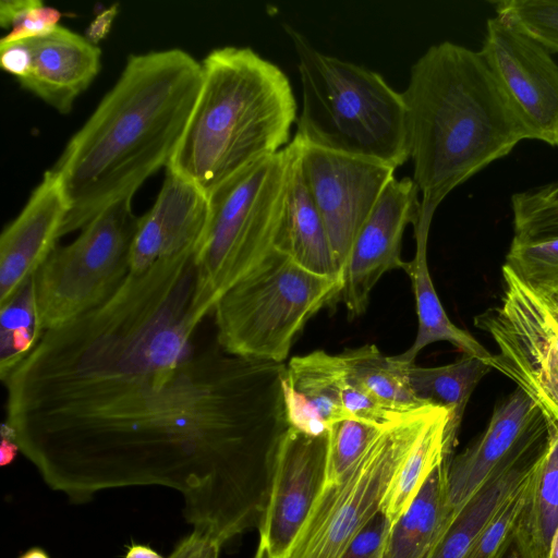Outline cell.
<instances>
[{
	"instance_id": "ba28073f",
	"label": "cell",
	"mask_w": 558,
	"mask_h": 558,
	"mask_svg": "<svg viewBox=\"0 0 558 558\" xmlns=\"http://www.w3.org/2000/svg\"><path fill=\"white\" fill-rule=\"evenodd\" d=\"M341 289V279L308 271L275 248L215 305L216 343L239 357L283 363L306 323Z\"/></svg>"
},
{
	"instance_id": "b9f144b4",
	"label": "cell",
	"mask_w": 558,
	"mask_h": 558,
	"mask_svg": "<svg viewBox=\"0 0 558 558\" xmlns=\"http://www.w3.org/2000/svg\"><path fill=\"white\" fill-rule=\"evenodd\" d=\"M19 558H50L45 549L40 547H32L24 551Z\"/></svg>"
},
{
	"instance_id": "44dd1931",
	"label": "cell",
	"mask_w": 558,
	"mask_h": 558,
	"mask_svg": "<svg viewBox=\"0 0 558 558\" xmlns=\"http://www.w3.org/2000/svg\"><path fill=\"white\" fill-rule=\"evenodd\" d=\"M299 155L300 145L275 248L308 271L342 280L326 227L302 175Z\"/></svg>"
},
{
	"instance_id": "f35d334b",
	"label": "cell",
	"mask_w": 558,
	"mask_h": 558,
	"mask_svg": "<svg viewBox=\"0 0 558 558\" xmlns=\"http://www.w3.org/2000/svg\"><path fill=\"white\" fill-rule=\"evenodd\" d=\"M116 9L111 8L99 15L90 25L88 35L86 36L90 41L96 44L99 39L104 38L110 28ZM97 45V44H96Z\"/></svg>"
},
{
	"instance_id": "3957f363",
	"label": "cell",
	"mask_w": 558,
	"mask_h": 558,
	"mask_svg": "<svg viewBox=\"0 0 558 558\" xmlns=\"http://www.w3.org/2000/svg\"><path fill=\"white\" fill-rule=\"evenodd\" d=\"M202 64L166 49L132 54L51 170L69 204L61 238L82 230L110 205L133 197L169 165L195 106Z\"/></svg>"
},
{
	"instance_id": "8fae6325",
	"label": "cell",
	"mask_w": 558,
	"mask_h": 558,
	"mask_svg": "<svg viewBox=\"0 0 558 558\" xmlns=\"http://www.w3.org/2000/svg\"><path fill=\"white\" fill-rule=\"evenodd\" d=\"M502 279L500 304L474 318L498 348L485 362L558 426V295L533 288L505 264Z\"/></svg>"
},
{
	"instance_id": "8d00e7d4",
	"label": "cell",
	"mask_w": 558,
	"mask_h": 558,
	"mask_svg": "<svg viewBox=\"0 0 558 558\" xmlns=\"http://www.w3.org/2000/svg\"><path fill=\"white\" fill-rule=\"evenodd\" d=\"M221 547L209 534L193 530L175 545L168 558H219Z\"/></svg>"
},
{
	"instance_id": "f1b7e54d",
	"label": "cell",
	"mask_w": 558,
	"mask_h": 558,
	"mask_svg": "<svg viewBox=\"0 0 558 558\" xmlns=\"http://www.w3.org/2000/svg\"><path fill=\"white\" fill-rule=\"evenodd\" d=\"M45 330L36 304L34 276L0 305V377L3 381L35 349Z\"/></svg>"
},
{
	"instance_id": "5bb4252c",
	"label": "cell",
	"mask_w": 558,
	"mask_h": 558,
	"mask_svg": "<svg viewBox=\"0 0 558 558\" xmlns=\"http://www.w3.org/2000/svg\"><path fill=\"white\" fill-rule=\"evenodd\" d=\"M328 433L313 436L288 426L277 442L255 558H283L326 478Z\"/></svg>"
},
{
	"instance_id": "9c48e42d",
	"label": "cell",
	"mask_w": 558,
	"mask_h": 558,
	"mask_svg": "<svg viewBox=\"0 0 558 558\" xmlns=\"http://www.w3.org/2000/svg\"><path fill=\"white\" fill-rule=\"evenodd\" d=\"M441 408L428 404L387 424L342 480L324 484L283 558H342L380 512L393 475Z\"/></svg>"
},
{
	"instance_id": "8992f818",
	"label": "cell",
	"mask_w": 558,
	"mask_h": 558,
	"mask_svg": "<svg viewBox=\"0 0 558 558\" xmlns=\"http://www.w3.org/2000/svg\"><path fill=\"white\" fill-rule=\"evenodd\" d=\"M302 85L294 135L328 151L377 161L395 169L410 159L402 94L381 74L318 51L286 26Z\"/></svg>"
},
{
	"instance_id": "d590c367",
	"label": "cell",
	"mask_w": 558,
	"mask_h": 558,
	"mask_svg": "<svg viewBox=\"0 0 558 558\" xmlns=\"http://www.w3.org/2000/svg\"><path fill=\"white\" fill-rule=\"evenodd\" d=\"M390 530L387 518L378 512L351 542L342 558H384Z\"/></svg>"
},
{
	"instance_id": "e575fe53",
	"label": "cell",
	"mask_w": 558,
	"mask_h": 558,
	"mask_svg": "<svg viewBox=\"0 0 558 558\" xmlns=\"http://www.w3.org/2000/svg\"><path fill=\"white\" fill-rule=\"evenodd\" d=\"M531 476L532 474L518 487L485 527L466 558H502L527 500Z\"/></svg>"
},
{
	"instance_id": "7c38bea8",
	"label": "cell",
	"mask_w": 558,
	"mask_h": 558,
	"mask_svg": "<svg viewBox=\"0 0 558 558\" xmlns=\"http://www.w3.org/2000/svg\"><path fill=\"white\" fill-rule=\"evenodd\" d=\"M295 140L300 145L302 175L342 269L360 229L395 178L396 169Z\"/></svg>"
},
{
	"instance_id": "60d3db41",
	"label": "cell",
	"mask_w": 558,
	"mask_h": 558,
	"mask_svg": "<svg viewBox=\"0 0 558 558\" xmlns=\"http://www.w3.org/2000/svg\"><path fill=\"white\" fill-rule=\"evenodd\" d=\"M502 558H534L527 548L513 534V537Z\"/></svg>"
},
{
	"instance_id": "603a6c76",
	"label": "cell",
	"mask_w": 558,
	"mask_h": 558,
	"mask_svg": "<svg viewBox=\"0 0 558 558\" xmlns=\"http://www.w3.org/2000/svg\"><path fill=\"white\" fill-rule=\"evenodd\" d=\"M446 458L428 475L405 512L390 530L384 558H428L454 519L448 501Z\"/></svg>"
},
{
	"instance_id": "4dcf8cb0",
	"label": "cell",
	"mask_w": 558,
	"mask_h": 558,
	"mask_svg": "<svg viewBox=\"0 0 558 558\" xmlns=\"http://www.w3.org/2000/svg\"><path fill=\"white\" fill-rule=\"evenodd\" d=\"M386 425L357 420H344L333 424L328 430L325 484L342 480Z\"/></svg>"
},
{
	"instance_id": "d6a6232c",
	"label": "cell",
	"mask_w": 558,
	"mask_h": 558,
	"mask_svg": "<svg viewBox=\"0 0 558 558\" xmlns=\"http://www.w3.org/2000/svg\"><path fill=\"white\" fill-rule=\"evenodd\" d=\"M62 13L40 0H1L0 24L9 32L0 44L35 38L48 34L58 26Z\"/></svg>"
},
{
	"instance_id": "74e56055",
	"label": "cell",
	"mask_w": 558,
	"mask_h": 558,
	"mask_svg": "<svg viewBox=\"0 0 558 558\" xmlns=\"http://www.w3.org/2000/svg\"><path fill=\"white\" fill-rule=\"evenodd\" d=\"M0 434V464L1 466H8L15 460L21 449L16 441L15 433L8 423H2Z\"/></svg>"
},
{
	"instance_id": "30bf717a",
	"label": "cell",
	"mask_w": 558,
	"mask_h": 558,
	"mask_svg": "<svg viewBox=\"0 0 558 558\" xmlns=\"http://www.w3.org/2000/svg\"><path fill=\"white\" fill-rule=\"evenodd\" d=\"M126 197L110 205L66 245H57L34 274L40 325L48 330L107 302L130 274L138 218Z\"/></svg>"
},
{
	"instance_id": "2e32d148",
	"label": "cell",
	"mask_w": 558,
	"mask_h": 558,
	"mask_svg": "<svg viewBox=\"0 0 558 558\" xmlns=\"http://www.w3.org/2000/svg\"><path fill=\"white\" fill-rule=\"evenodd\" d=\"M548 435L549 421L521 389L500 400L481 436L449 461L448 501L454 515L499 468Z\"/></svg>"
},
{
	"instance_id": "7bdbcfd3",
	"label": "cell",
	"mask_w": 558,
	"mask_h": 558,
	"mask_svg": "<svg viewBox=\"0 0 558 558\" xmlns=\"http://www.w3.org/2000/svg\"><path fill=\"white\" fill-rule=\"evenodd\" d=\"M547 558H558V526L551 536Z\"/></svg>"
},
{
	"instance_id": "7402d4cb",
	"label": "cell",
	"mask_w": 558,
	"mask_h": 558,
	"mask_svg": "<svg viewBox=\"0 0 558 558\" xmlns=\"http://www.w3.org/2000/svg\"><path fill=\"white\" fill-rule=\"evenodd\" d=\"M546 444L499 468L457 513L428 558H466L485 527L532 474Z\"/></svg>"
},
{
	"instance_id": "83f0119b",
	"label": "cell",
	"mask_w": 558,
	"mask_h": 558,
	"mask_svg": "<svg viewBox=\"0 0 558 558\" xmlns=\"http://www.w3.org/2000/svg\"><path fill=\"white\" fill-rule=\"evenodd\" d=\"M490 369L485 360L463 354L456 362L441 366L412 364L408 377L414 395L424 402L449 409L459 429L473 390Z\"/></svg>"
},
{
	"instance_id": "cb8c5ba5",
	"label": "cell",
	"mask_w": 558,
	"mask_h": 558,
	"mask_svg": "<svg viewBox=\"0 0 558 558\" xmlns=\"http://www.w3.org/2000/svg\"><path fill=\"white\" fill-rule=\"evenodd\" d=\"M415 253L405 263L404 271L409 275L415 298L417 314V332L411 347L396 355L405 364H414L418 353L427 345L447 341L463 354L487 360V351L470 332L457 327L448 317L437 295L427 263V239H414Z\"/></svg>"
},
{
	"instance_id": "d4e9b609",
	"label": "cell",
	"mask_w": 558,
	"mask_h": 558,
	"mask_svg": "<svg viewBox=\"0 0 558 558\" xmlns=\"http://www.w3.org/2000/svg\"><path fill=\"white\" fill-rule=\"evenodd\" d=\"M458 428L442 407L393 475L380 506L391 527L410 507L432 471L451 457Z\"/></svg>"
},
{
	"instance_id": "f6af8a7d",
	"label": "cell",
	"mask_w": 558,
	"mask_h": 558,
	"mask_svg": "<svg viewBox=\"0 0 558 558\" xmlns=\"http://www.w3.org/2000/svg\"><path fill=\"white\" fill-rule=\"evenodd\" d=\"M555 293L558 295V291H557V292H555Z\"/></svg>"
},
{
	"instance_id": "836d02e7",
	"label": "cell",
	"mask_w": 558,
	"mask_h": 558,
	"mask_svg": "<svg viewBox=\"0 0 558 558\" xmlns=\"http://www.w3.org/2000/svg\"><path fill=\"white\" fill-rule=\"evenodd\" d=\"M514 235L538 239L558 235V197L538 186L511 196Z\"/></svg>"
},
{
	"instance_id": "7a4b0ae2",
	"label": "cell",
	"mask_w": 558,
	"mask_h": 558,
	"mask_svg": "<svg viewBox=\"0 0 558 558\" xmlns=\"http://www.w3.org/2000/svg\"><path fill=\"white\" fill-rule=\"evenodd\" d=\"M195 254L130 272L102 305L45 330L3 380L15 423L108 402L162 381L193 353Z\"/></svg>"
},
{
	"instance_id": "d6986e66",
	"label": "cell",
	"mask_w": 558,
	"mask_h": 558,
	"mask_svg": "<svg viewBox=\"0 0 558 558\" xmlns=\"http://www.w3.org/2000/svg\"><path fill=\"white\" fill-rule=\"evenodd\" d=\"M24 41L29 52V65L19 83L58 112L69 113L75 99L100 71V48L61 25Z\"/></svg>"
},
{
	"instance_id": "ac0fdd59",
	"label": "cell",
	"mask_w": 558,
	"mask_h": 558,
	"mask_svg": "<svg viewBox=\"0 0 558 558\" xmlns=\"http://www.w3.org/2000/svg\"><path fill=\"white\" fill-rule=\"evenodd\" d=\"M208 216V196L166 170L153 206L138 218L131 246L130 272L141 274L157 262L195 254Z\"/></svg>"
},
{
	"instance_id": "5b68a950",
	"label": "cell",
	"mask_w": 558,
	"mask_h": 558,
	"mask_svg": "<svg viewBox=\"0 0 558 558\" xmlns=\"http://www.w3.org/2000/svg\"><path fill=\"white\" fill-rule=\"evenodd\" d=\"M180 144L166 170L207 196L288 145L296 100L286 73L250 47L211 50Z\"/></svg>"
},
{
	"instance_id": "4fadbf2b",
	"label": "cell",
	"mask_w": 558,
	"mask_h": 558,
	"mask_svg": "<svg viewBox=\"0 0 558 558\" xmlns=\"http://www.w3.org/2000/svg\"><path fill=\"white\" fill-rule=\"evenodd\" d=\"M533 140L558 147V64L541 44L495 15L478 50Z\"/></svg>"
},
{
	"instance_id": "ee69618b",
	"label": "cell",
	"mask_w": 558,
	"mask_h": 558,
	"mask_svg": "<svg viewBox=\"0 0 558 558\" xmlns=\"http://www.w3.org/2000/svg\"><path fill=\"white\" fill-rule=\"evenodd\" d=\"M544 193L558 197V180L542 186H538Z\"/></svg>"
},
{
	"instance_id": "52a82bcc",
	"label": "cell",
	"mask_w": 558,
	"mask_h": 558,
	"mask_svg": "<svg viewBox=\"0 0 558 558\" xmlns=\"http://www.w3.org/2000/svg\"><path fill=\"white\" fill-rule=\"evenodd\" d=\"M299 143L246 167L208 195V216L195 251L197 320L275 250Z\"/></svg>"
},
{
	"instance_id": "ab89813d",
	"label": "cell",
	"mask_w": 558,
	"mask_h": 558,
	"mask_svg": "<svg viewBox=\"0 0 558 558\" xmlns=\"http://www.w3.org/2000/svg\"><path fill=\"white\" fill-rule=\"evenodd\" d=\"M124 558H165L148 545L132 544Z\"/></svg>"
},
{
	"instance_id": "1f68e13d",
	"label": "cell",
	"mask_w": 558,
	"mask_h": 558,
	"mask_svg": "<svg viewBox=\"0 0 558 558\" xmlns=\"http://www.w3.org/2000/svg\"><path fill=\"white\" fill-rule=\"evenodd\" d=\"M493 4L497 16L550 53H558V0H502Z\"/></svg>"
},
{
	"instance_id": "9a60e30c",
	"label": "cell",
	"mask_w": 558,
	"mask_h": 558,
	"mask_svg": "<svg viewBox=\"0 0 558 558\" xmlns=\"http://www.w3.org/2000/svg\"><path fill=\"white\" fill-rule=\"evenodd\" d=\"M418 207L420 193L410 177H395L383 191L342 268L339 298L350 317L366 311L372 290L387 271L404 269L402 238L405 228L414 225Z\"/></svg>"
},
{
	"instance_id": "277c9868",
	"label": "cell",
	"mask_w": 558,
	"mask_h": 558,
	"mask_svg": "<svg viewBox=\"0 0 558 558\" xmlns=\"http://www.w3.org/2000/svg\"><path fill=\"white\" fill-rule=\"evenodd\" d=\"M420 207L414 236H427L446 196L492 162L533 140L480 51L432 45L401 93Z\"/></svg>"
},
{
	"instance_id": "4316f807",
	"label": "cell",
	"mask_w": 558,
	"mask_h": 558,
	"mask_svg": "<svg viewBox=\"0 0 558 558\" xmlns=\"http://www.w3.org/2000/svg\"><path fill=\"white\" fill-rule=\"evenodd\" d=\"M355 384L375 402L395 413H409L432 404L413 392L405 364L396 355H385L375 344L348 349L340 353Z\"/></svg>"
},
{
	"instance_id": "ffe728a7",
	"label": "cell",
	"mask_w": 558,
	"mask_h": 558,
	"mask_svg": "<svg viewBox=\"0 0 558 558\" xmlns=\"http://www.w3.org/2000/svg\"><path fill=\"white\" fill-rule=\"evenodd\" d=\"M348 372L340 354L316 350L294 356L282 378L288 426L318 436L341 421L351 420L343 405Z\"/></svg>"
},
{
	"instance_id": "6da1fadb",
	"label": "cell",
	"mask_w": 558,
	"mask_h": 558,
	"mask_svg": "<svg viewBox=\"0 0 558 558\" xmlns=\"http://www.w3.org/2000/svg\"><path fill=\"white\" fill-rule=\"evenodd\" d=\"M284 371V363L239 357L216 343L194 351L167 383L11 427L41 480L70 501L108 489L170 488L193 530L223 546L263 520L288 427Z\"/></svg>"
},
{
	"instance_id": "484cf974",
	"label": "cell",
	"mask_w": 558,
	"mask_h": 558,
	"mask_svg": "<svg viewBox=\"0 0 558 558\" xmlns=\"http://www.w3.org/2000/svg\"><path fill=\"white\" fill-rule=\"evenodd\" d=\"M558 526V426L549 422L547 444L531 476L525 506L514 535L534 558H547Z\"/></svg>"
},
{
	"instance_id": "f546056e",
	"label": "cell",
	"mask_w": 558,
	"mask_h": 558,
	"mask_svg": "<svg viewBox=\"0 0 558 558\" xmlns=\"http://www.w3.org/2000/svg\"><path fill=\"white\" fill-rule=\"evenodd\" d=\"M505 265L533 288L557 292L558 235L538 239L513 235Z\"/></svg>"
},
{
	"instance_id": "e0dca14e",
	"label": "cell",
	"mask_w": 558,
	"mask_h": 558,
	"mask_svg": "<svg viewBox=\"0 0 558 558\" xmlns=\"http://www.w3.org/2000/svg\"><path fill=\"white\" fill-rule=\"evenodd\" d=\"M69 204L57 174L47 170L0 236V305L44 264L61 238Z\"/></svg>"
}]
</instances>
